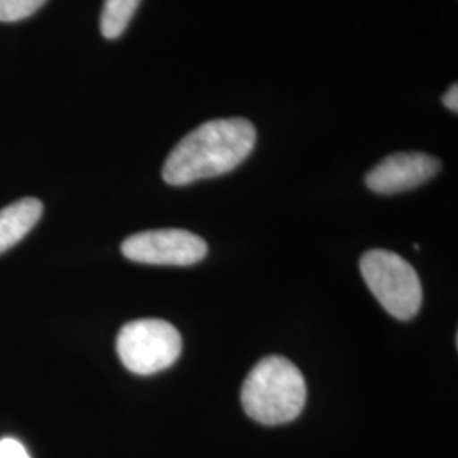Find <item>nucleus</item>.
Segmentation results:
<instances>
[{
  "mask_svg": "<svg viewBox=\"0 0 458 458\" xmlns=\"http://www.w3.org/2000/svg\"><path fill=\"white\" fill-rule=\"evenodd\" d=\"M0 458H30V454L16 438H4L0 440Z\"/></svg>",
  "mask_w": 458,
  "mask_h": 458,
  "instance_id": "obj_10",
  "label": "nucleus"
},
{
  "mask_svg": "<svg viewBox=\"0 0 458 458\" xmlns=\"http://www.w3.org/2000/svg\"><path fill=\"white\" fill-rule=\"evenodd\" d=\"M208 243L185 229H151L126 238L123 255L136 263L187 267L208 255Z\"/></svg>",
  "mask_w": 458,
  "mask_h": 458,
  "instance_id": "obj_5",
  "label": "nucleus"
},
{
  "mask_svg": "<svg viewBox=\"0 0 458 458\" xmlns=\"http://www.w3.org/2000/svg\"><path fill=\"white\" fill-rule=\"evenodd\" d=\"M443 104L448 111L452 113H458V85L454 83L445 94H443Z\"/></svg>",
  "mask_w": 458,
  "mask_h": 458,
  "instance_id": "obj_11",
  "label": "nucleus"
},
{
  "mask_svg": "<svg viewBox=\"0 0 458 458\" xmlns=\"http://www.w3.org/2000/svg\"><path fill=\"white\" fill-rule=\"evenodd\" d=\"M47 0H0V22H16L33 16Z\"/></svg>",
  "mask_w": 458,
  "mask_h": 458,
  "instance_id": "obj_9",
  "label": "nucleus"
},
{
  "mask_svg": "<svg viewBox=\"0 0 458 458\" xmlns=\"http://www.w3.org/2000/svg\"><path fill=\"white\" fill-rule=\"evenodd\" d=\"M43 214L41 200L24 197L0 211V253L16 246L38 225Z\"/></svg>",
  "mask_w": 458,
  "mask_h": 458,
  "instance_id": "obj_7",
  "label": "nucleus"
},
{
  "mask_svg": "<svg viewBox=\"0 0 458 458\" xmlns=\"http://www.w3.org/2000/svg\"><path fill=\"white\" fill-rule=\"evenodd\" d=\"M306 380L293 361L270 355L248 374L242 389L246 414L265 426L285 425L299 418L306 406Z\"/></svg>",
  "mask_w": 458,
  "mask_h": 458,
  "instance_id": "obj_2",
  "label": "nucleus"
},
{
  "mask_svg": "<svg viewBox=\"0 0 458 458\" xmlns=\"http://www.w3.org/2000/svg\"><path fill=\"white\" fill-rule=\"evenodd\" d=\"M442 168V162L421 151H403L386 157L367 174V187L382 196L412 191L431 181Z\"/></svg>",
  "mask_w": 458,
  "mask_h": 458,
  "instance_id": "obj_6",
  "label": "nucleus"
},
{
  "mask_svg": "<svg viewBox=\"0 0 458 458\" xmlns=\"http://www.w3.org/2000/svg\"><path fill=\"white\" fill-rule=\"evenodd\" d=\"M361 277L380 306L408 321L423 304V287L414 267L389 250H370L360 260Z\"/></svg>",
  "mask_w": 458,
  "mask_h": 458,
  "instance_id": "obj_3",
  "label": "nucleus"
},
{
  "mask_svg": "<svg viewBox=\"0 0 458 458\" xmlns=\"http://www.w3.org/2000/svg\"><path fill=\"white\" fill-rule=\"evenodd\" d=\"M257 143L255 126L242 119H213L182 138L165 160L164 181L183 187L214 179L238 168L251 155Z\"/></svg>",
  "mask_w": 458,
  "mask_h": 458,
  "instance_id": "obj_1",
  "label": "nucleus"
},
{
  "mask_svg": "<svg viewBox=\"0 0 458 458\" xmlns=\"http://www.w3.org/2000/svg\"><path fill=\"white\" fill-rule=\"evenodd\" d=\"M115 350L130 372L153 376L179 360L182 336L164 319H138L121 327Z\"/></svg>",
  "mask_w": 458,
  "mask_h": 458,
  "instance_id": "obj_4",
  "label": "nucleus"
},
{
  "mask_svg": "<svg viewBox=\"0 0 458 458\" xmlns=\"http://www.w3.org/2000/svg\"><path fill=\"white\" fill-rule=\"evenodd\" d=\"M141 0H106L100 14V33L106 39H117L131 22Z\"/></svg>",
  "mask_w": 458,
  "mask_h": 458,
  "instance_id": "obj_8",
  "label": "nucleus"
}]
</instances>
